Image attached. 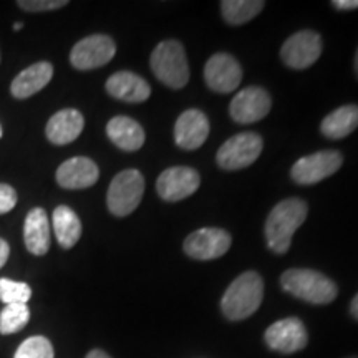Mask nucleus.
Here are the masks:
<instances>
[{"mask_svg":"<svg viewBox=\"0 0 358 358\" xmlns=\"http://www.w3.org/2000/svg\"><path fill=\"white\" fill-rule=\"evenodd\" d=\"M85 358H111L105 350H100V348H95V350L88 352V355Z\"/></svg>","mask_w":358,"mask_h":358,"instance_id":"obj_32","label":"nucleus"},{"mask_svg":"<svg viewBox=\"0 0 358 358\" xmlns=\"http://www.w3.org/2000/svg\"><path fill=\"white\" fill-rule=\"evenodd\" d=\"M280 285L294 297L315 306L334 302L338 295L337 284L325 274L312 268H289L282 274Z\"/></svg>","mask_w":358,"mask_h":358,"instance_id":"obj_3","label":"nucleus"},{"mask_svg":"<svg viewBox=\"0 0 358 358\" xmlns=\"http://www.w3.org/2000/svg\"><path fill=\"white\" fill-rule=\"evenodd\" d=\"M53 77V66L48 62H38V64L30 65L29 69L20 71L10 85V93L17 100H25V98L35 95L40 90H43L50 83Z\"/></svg>","mask_w":358,"mask_h":358,"instance_id":"obj_19","label":"nucleus"},{"mask_svg":"<svg viewBox=\"0 0 358 358\" xmlns=\"http://www.w3.org/2000/svg\"><path fill=\"white\" fill-rule=\"evenodd\" d=\"M53 232L62 248H73L82 237V222L77 213L69 206H58L53 211Z\"/></svg>","mask_w":358,"mask_h":358,"instance_id":"obj_23","label":"nucleus"},{"mask_svg":"<svg viewBox=\"0 0 358 358\" xmlns=\"http://www.w3.org/2000/svg\"><path fill=\"white\" fill-rule=\"evenodd\" d=\"M106 134L116 148L128 151V153L141 150V146L145 145V129L141 128L140 123L128 116L111 118L106 124Z\"/></svg>","mask_w":358,"mask_h":358,"instance_id":"obj_21","label":"nucleus"},{"mask_svg":"<svg viewBox=\"0 0 358 358\" xmlns=\"http://www.w3.org/2000/svg\"><path fill=\"white\" fill-rule=\"evenodd\" d=\"M13 358H55V352H53L52 342L47 337L34 335V337L20 343Z\"/></svg>","mask_w":358,"mask_h":358,"instance_id":"obj_26","label":"nucleus"},{"mask_svg":"<svg viewBox=\"0 0 358 358\" xmlns=\"http://www.w3.org/2000/svg\"><path fill=\"white\" fill-rule=\"evenodd\" d=\"M106 92L115 100L127 103H143L151 95V87L145 78L133 71H118L106 80Z\"/></svg>","mask_w":358,"mask_h":358,"instance_id":"obj_17","label":"nucleus"},{"mask_svg":"<svg viewBox=\"0 0 358 358\" xmlns=\"http://www.w3.org/2000/svg\"><path fill=\"white\" fill-rule=\"evenodd\" d=\"M209 136V120L201 110H186L174 124V141L185 151L201 148Z\"/></svg>","mask_w":358,"mask_h":358,"instance_id":"obj_15","label":"nucleus"},{"mask_svg":"<svg viewBox=\"0 0 358 358\" xmlns=\"http://www.w3.org/2000/svg\"><path fill=\"white\" fill-rule=\"evenodd\" d=\"M324 42L313 30H301L285 40L280 48V58L289 69L306 70L319 60Z\"/></svg>","mask_w":358,"mask_h":358,"instance_id":"obj_8","label":"nucleus"},{"mask_svg":"<svg viewBox=\"0 0 358 358\" xmlns=\"http://www.w3.org/2000/svg\"><path fill=\"white\" fill-rule=\"evenodd\" d=\"M201 176L196 169L187 166H173L164 169L156 181V191L159 198L169 203L182 201L198 191Z\"/></svg>","mask_w":358,"mask_h":358,"instance_id":"obj_12","label":"nucleus"},{"mask_svg":"<svg viewBox=\"0 0 358 358\" xmlns=\"http://www.w3.org/2000/svg\"><path fill=\"white\" fill-rule=\"evenodd\" d=\"M308 206L299 198H289L274 206L266 221L267 248L275 254H285L292 243L295 231L307 219Z\"/></svg>","mask_w":358,"mask_h":358,"instance_id":"obj_1","label":"nucleus"},{"mask_svg":"<svg viewBox=\"0 0 358 358\" xmlns=\"http://www.w3.org/2000/svg\"><path fill=\"white\" fill-rule=\"evenodd\" d=\"M358 128V105H343L322 120L320 133L329 140H343Z\"/></svg>","mask_w":358,"mask_h":358,"instance_id":"obj_22","label":"nucleus"},{"mask_svg":"<svg viewBox=\"0 0 358 358\" xmlns=\"http://www.w3.org/2000/svg\"><path fill=\"white\" fill-rule=\"evenodd\" d=\"M145 192V178L138 169H124L111 181L106 206L116 217L129 216L138 208Z\"/></svg>","mask_w":358,"mask_h":358,"instance_id":"obj_5","label":"nucleus"},{"mask_svg":"<svg viewBox=\"0 0 358 358\" xmlns=\"http://www.w3.org/2000/svg\"><path fill=\"white\" fill-rule=\"evenodd\" d=\"M204 80L216 93H231L243 82V69L229 53H216L204 66Z\"/></svg>","mask_w":358,"mask_h":358,"instance_id":"obj_14","label":"nucleus"},{"mask_svg":"<svg viewBox=\"0 0 358 358\" xmlns=\"http://www.w3.org/2000/svg\"><path fill=\"white\" fill-rule=\"evenodd\" d=\"M264 299V280L254 271L241 274L222 295L221 310L229 320L248 319L261 307Z\"/></svg>","mask_w":358,"mask_h":358,"instance_id":"obj_2","label":"nucleus"},{"mask_svg":"<svg viewBox=\"0 0 358 358\" xmlns=\"http://www.w3.org/2000/svg\"><path fill=\"white\" fill-rule=\"evenodd\" d=\"M116 53V45L108 35H90L75 43L71 48L70 62L77 70H93L110 64Z\"/></svg>","mask_w":358,"mask_h":358,"instance_id":"obj_9","label":"nucleus"},{"mask_svg":"<svg viewBox=\"0 0 358 358\" xmlns=\"http://www.w3.org/2000/svg\"><path fill=\"white\" fill-rule=\"evenodd\" d=\"M100 178V169L95 161L85 156L66 159L57 169V182L65 189H85L93 186Z\"/></svg>","mask_w":358,"mask_h":358,"instance_id":"obj_16","label":"nucleus"},{"mask_svg":"<svg viewBox=\"0 0 358 358\" xmlns=\"http://www.w3.org/2000/svg\"><path fill=\"white\" fill-rule=\"evenodd\" d=\"M266 7L262 0H222L221 12L226 24L243 25L257 17Z\"/></svg>","mask_w":358,"mask_h":358,"instance_id":"obj_24","label":"nucleus"},{"mask_svg":"<svg viewBox=\"0 0 358 358\" xmlns=\"http://www.w3.org/2000/svg\"><path fill=\"white\" fill-rule=\"evenodd\" d=\"M22 27H24V25H22L20 22H17V24H13V29H15V30H20Z\"/></svg>","mask_w":358,"mask_h":358,"instance_id":"obj_35","label":"nucleus"},{"mask_svg":"<svg viewBox=\"0 0 358 358\" xmlns=\"http://www.w3.org/2000/svg\"><path fill=\"white\" fill-rule=\"evenodd\" d=\"M264 148L262 138L257 133L244 131L236 134L219 148L216 161L226 171H237L256 163Z\"/></svg>","mask_w":358,"mask_h":358,"instance_id":"obj_6","label":"nucleus"},{"mask_svg":"<svg viewBox=\"0 0 358 358\" xmlns=\"http://www.w3.org/2000/svg\"><path fill=\"white\" fill-rule=\"evenodd\" d=\"M32 297V289L25 282L0 279V301L6 306L10 303H27Z\"/></svg>","mask_w":358,"mask_h":358,"instance_id":"obj_27","label":"nucleus"},{"mask_svg":"<svg viewBox=\"0 0 358 358\" xmlns=\"http://www.w3.org/2000/svg\"><path fill=\"white\" fill-rule=\"evenodd\" d=\"M85 128L83 115L78 110L66 108L57 111L55 115L48 120L45 134H47L48 141L57 146L69 145L73 143L82 134Z\"/></svg>","mask_w":358,"mask_h":358,"instance_id":"obj_18","label":"nucleus"},{"mask_svg":"<svg viewBox=\"0 0 358 358\" xmlns=\"http://www.w3.org/2000/svg\"><path fill=\"white\" fill-rule=\"evenodd\" d=\"M355 73L358 77V48H357V53H355Z\"/></svg>","mask_w":358,"mask_h":358,"instance_id":"obj_34","label":"nucleus"},{"mask_svg":"<svg viewBox=\"0 0 358 358\" xmlns=\"http://www.w3.org/2000/svg\"><path fill=\"white\" fill-rule=\"evenodd\" d=\"M66 0H19L17 6L25 12H50L66 6Z\"/></svg>","mask_w":358,"mask_h":358,"instance_id":"obj_28","label":"nucleus"},{"mask_svg":"<svg viewBox=\"0 0 358 358\" xmlns=\"http://www.w3.org/2000/svg\"><path fill=\"white\" fill-rule=\"evenodd\" d=\"M348 358H358V357H348Z\"/></svg>","mask_w":358,"mask_h":358,"instance_id":"obj_37","label":"nucleus"},{"mask_svg":"<svg viewBox=\"0 0 358 358\" xmlns=\"http://www.w3.org/2000/svg\"><path fill=\"white\" fill-rule=\"evenodd\" d=\"M24 241L27 250L34 256H45L50 249V222L42 208H35L27 214Z\"/></svg>","mask_w":358,"mask_h":358,"instance_id":"obj_20","label":"nucleus"},{"mask_svg":"<svg viewBox=\"0 0 358 358\" xmlns=\"http://www.w3.org/2000/svg\"><path fill=\"white\" fill-rule=\"evenodd\" d=\"M0 136H2V128H0Z\"/></svg>","mask_w":358,"mask_h":358,"instance_id":"obj_36","label":"nucleus"},{"mask_svg":"<svg viewBox=\"0 0 358 358\" xmlns=\"http://www.w3.org/2000/svg\"><path fill=\"white\" fill-rule=\"evenodd\" d=\"M332 6L337 8V10L348 12V10H357L358 8V0H335Z\"/></svg>","mask_w":358,"mask_h":358,"instance_id":"obj_30","label":"nucleus"},{"mask_svg":"<svg viewBox=\"0 0 358 358\" xmlns=\"http://www.w3.org/2000/svg\"><path fill=\"white\" fill-rule=\"evenodd\" d=\"M343 156L340 151L325 150L303 156L290 169V176L297 185L310 186L324 181L335 174L342 166Z\"/></svg>","mask_w":358,"mask_h":358,"instance_id":"obj_7","label":"nucleus"},{"mask_svg":"<svg viewBox=\"0 0 358 358\" xmlns=\"http://www.w3.org/2000/svg\"><path fill=\"white\" fill-rule=\"evenodd\" d=\"M350 313H352L353 319L358 320V294L353 297V301L350 303Z\"/></svg>","mask_w":358,"mask_h":358,"instance_id":"obj_33","label":"nucleus"},{"mask_svg":"<svg viewBox=\"0 0 358 358\" xmlns=\"http://www.w3.org/2000/svg\"><path fill=\"white\" fill-rule=\"evenodd\" d=\"M151 70L161 83L173 90L185 88L189 82V65L181 42L164 40L156 45L150 58Z\"/></svg>","mask_w":358,"mask_h":358,"instance_id":"obj_4","label":"nucleus"},{"mask_svg":"<svg viewBox=\"0 0 358 358\" xmlns=\"http://www.w3.org/2000/svg\"><path fill=\"white\" fill-rule=\"evenodd\" d=\"M30 320V308L27 303H10L0 312V334L13 335L25 329Z\"/></svg>","mask_w":358,"mask_h":358,"instance_id":"obj_25","label":"nucleus"},{"mask_svg":"<svg viewBox=\"0 0 358 358\" xmlns=\"http://www.w3.org/2000/svg\"><path fill=\"white\" fill-rule=\"evenodd\" d=\"M8 256H10V245L7 244V241L0 239V268L6 266Z\"/></svg>","mask_w":358,"mask_h":358,"instance_id":"obj_31","label":"nucleus"},{"mask_svg":"<svg viewBox=\"0 0 358 358\" xmlns=\"http://www.w3.org/2000/svg\"><path fill=\"white\" fill-rule=\"evenodd\" d=\"M267 347L280 353H295L303 350L308 343L306 325L297 317L277 320L264 334Z\"/></svg>","mask_w":358,"mask_h":358,"instance_id":"obj_11","label":"nucleus"},{"mask_svg":"<svg viewBox=\"0 0 358 358\" xmlns=\"http://www.w3.org/2000/svg\"><path fill=\"white\" fill-rule=\"evenodd\" d=\"M231 234L219 227H203L186 237L185 252L196 261H213L222 257L231 248Z\"/></svg>","mask_w":358,"mask_h":358,"instance_id":"obj_10","label":"nucleus"},{"mask_svg":"<svg viewBox=\"0 0 358 358\" xmlns=\"http://www.w3.org/2000/svg\"><path fill=\"white\" fill-rule=\"evenodd\" d=\"M17 204V192L12 186L0 182V214L12 211Z\"/></svg>","mask_w":358,"mask_h":358,"instance_id":"obj_29","label":"nucleus"},{"mask_svg":"<svg viewBox=\"0 0 358 358\" xmlns=\"http://www.w3.org/2000/svg\"><path fill=\"white\" fill-rule=\"evenodd\" d=\"M272 108L271 95L261 87H248L232 98L229 113L236 123L250 124L266 118Z\"/></svg>","mask_w":358,"mask_h":358,"instance_id":"obj_13","label":"nucleus"}]
</instances>
